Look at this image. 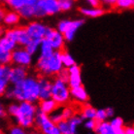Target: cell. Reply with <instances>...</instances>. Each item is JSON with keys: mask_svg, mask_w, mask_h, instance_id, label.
I'll list each match as a JSON object with an SVG mask.
<instances>
[{"mask_svg": "<svg viewBox=\"0 0 134 134\" xmlns=\"http://www.w3.org/2000/svg\"><path fill=\"white\" fill-rule=\"evenodd\" d=\"M4 96L9 100H15L16 102L27 101L31 103H38V78L34 75H28L19 84L10 85Z\"/></svg>", "mask_w": 134, "mask_h": 134, "instance_id": "cell-1", "label": "cell"}, {"mask_svg": "<svg viewBox=\"0 0 134 134\" xmlns=\"http://www.w3.org/2000/svg\"><path fill=\"white\" fill-rule=\"evenodd\" d=\"M61 52L54 51L53 54L47 57H38L35 62V68L38 73L44 77L57 76L64 67L61 62Z\"/></svg>", "mask_w": 134, "mask_h": 134, "instance_id": "cell-2", "label": "cell"}, {"mask_svg": "<svg viewBox=\"0 0 134 134\" xmlns=\"http://www.w3.org/2000/svg\"><path fill=\"white\" fill-rule=\"evenodd\" d=\"M37 110L38 107L36 103L27 101L18 102L17 110L14 112L11 118L15 121V124H18L25 129H30L34 126Z\"/></svg>", "mask_w": 134, "mask_h": 134, "instance_id": "cell-3", "label": "cell"}, {"mask_svg": "<svg viewBox=\"0 0 134 134\" xmlns=\"http://www.w3.org/2000/svg\"><path fill=\"white\" fill-rule=\"evenodd\" d=\"M51 98L58 105L64 106L70 102V87L66 82L62 81L58 77H55L52 81V92Z\"/></svg>", "mask_w": 134, "mask_h": 134, "instance_id": "cell-4", "label": "cell"}, {"mask_svg": "<svg viewBox=\"0 0 134 134\" xmlns=\"http://www.w3.org/2000/svg\"><path fill=\"white\" fill-rule=\"evenodd\" d=\"M84 24V19H75V20L64 19L57 23V29L63 35L65 42H72L79 29Z\"/></svg>", "mask_w": 134, "mask_h": 134, "instance_id": "cell-5", "label": "cell"}, {"mask_svg": "<svg viewBox=\"0 0 134 134\" xmlns=\"http://www.w3.org/2000/svg\"><path fill=\"white\" fill-rule=\"evenodd\" d=\"M60 13L58 0H37L34 5V18L42 19Z\"/></svg>", "mask_w": 134, "mask_h": 134, "instance_id": "cell-6", "label": "cell"}, {"mask_svg": "<svg viewBox=\"0 0 134 134\" xmlns=\"http://www.w3.org/2000/svg\"><path fill=\"white\" fill-rule=\"evenodd\" d=\"M34 126H36L37 130L40 131L42 134H60L57 125L52 121L49 115L44 114L39 110H37L35 116Z\"/></svg>", "mask_w": 134, "mask_h": 134, "instance_id": "cell-7", "label": "cell"}, {"mask_svg": "<svg viewBox=\"0 0 134 134\" xmlns=\"http://www.w3.org/2000/svg\"><path fill=\"white\" fill-rule=\"evenodd\" d=\"M84 120L79 114H74L68 120H63L57 124L60 134H78V129L83 124Z\"/></svg>", "mask_w": 134, "mask_h": 134, "instance_id": "cell-8", "label": "cell"}, {"mask_svg": "<svg viewBox=\"0 0 134 134\" xmlns=\"http://www.w3.org/2000/svg\"><path fill=\"white\" fill-rule=\"evenodd\" d=\"M11 60L14 65L28 68L33 63V55L24 47H17L11 53Z\"/></svg>", "mask_w": 134, "mask_h": 134, "instance_id": "cell-9", "label": "cell"}, {"mask_svg": "<svg viewBox=\"0 0 134 134\" xmlns=\"http://www.w3.org/2000/svg\"><path fill=\"white\" fill-rule=\"evenodd\" d=\"M5 36L13 40L17 44L18 47H25V45L30 41V37L28 36L24 26L18 25L15 27H10L9 29H6Z\"/></svg>", "mask_w": 134, "mask_h": 134, "instance_id": "cell-10", "label": "cell"}, {"mask_svg": "<svg viewBox=\"0 0 134 134\" xmlns=\"http://www.w3.org/2000/svg\"><path fill=\"white\" fill-rule=\"evenodd\" d=\"M24 27H25V30H26L28 36L30 37V39L42 40L45 38V35L47 33L49 26H47L40 20H30Z\"/></svg>", "mask_w": 134, "mask_h": 134, "instance_id": "cell-11", "label": "cell"}, {"mask_svg": "<svg viewBox=\"0 0 134 134\" xmlns=\"http://www.w3.org/2000/svg\"><path fill=\"white\" fill-rule=\"evenodd\" d=\"M45 39L50 43V45L54 49V51L61 52V51L64 50L66 42H65L63 35L57 30V28L48 27L47 33L45 35Z\"/></svg>", "mask_w": 134, "mask_h": 134, "instance_id": "cell-12", "label": "cell"}, {"mask_svg": "<svg viewBox=\"0 0 134 134\" xmlns=\"http://www.w3.org/2000/svg\"><path fill=\"white\" fill-rule=\"evenodd\" d=\"M68 80L67 84L70 87H79L83 85V79H82V69L81 66L77 63L74 64L73 66L69 67L68 69Z\"/></svg>", "mask_w": 134, "mask_h": 134, "instance_id": "cell-13", "label": "cell"}, {"mask_svg": "<svg viewBox=\"0 0 134 134\" xmlns=\"http://www.w3.org/2000/svg\"><path fill=\"white\" fill-rule=\"evenodd\" d=\"M38 92H39V100L51 98L52 80L50 78L44 76L38 78Z\"/></svg>", "mask_w": 134, "mask_h": 134, "instance_id": "cell-14", "label": "cell"}, {"mask_svg": "<svg viewBox=\"0 0 134 134\" xmlns=\"http://www.w3.org/2000/svg\"><path fill=\"white\" fill-rule=\"evenodd\" d=\"M29 75L28 73V68L18 65H11V71H10V84L16 85L19 84L20 82L24 80L25 78Z\"/></svg>", "mask_w": 134, "mask_h": 134, "instance_id": "cell-15", "label": "cell"}, {"mask_svg": "<svg viewBox=\"0 0 134 134\" xmlns=\"http://www.w3.org/2000/svg\"><path fill=\"white\" fill-rule=\"evenodd\" d=\"M70 97L75 102L83 105V104L88 102L90 95L87 93V90L82 85V86H79V87H70Z\"/></svg>", "mask_w": 134, "mask_h": 134, "instance_id": "cell-16", "label": "cell"}, {"mask_svg": "<svg viewBox=\"0 0 134 134\" xmlns=\"http://www.w3.org/2000/svg\"><path fill=\"white\" fill-rule=\"evenodd\" d=\"M11 65H0V97L4 96L10 86Z\"/></svg>", "mask_w": 134, "mask_h": 134, "instance_id": "cell-17", "label": "cell"}, {"mask_svg": "<svg viewBox=\"0 0 134 134\" xmlns=\"http://www.w3.org/2000/svg\"><path fill=\"white\" fill-rule=\"evenodd\" d=\"M37 2V0H0L1 5H6L11 10L19 11L23 7L33 6Z\"/></svg>", "mask_w": 134, "mask_h": 134, "instance_id": "cell-18", "label": "cell"}, {"mask_svg": "<svg viewBox=\"0 0 134 134\" xmlns=\"http://www.w3.org/2000/svg\"><path fill=\"white\" fill-rule=\"evenodd\" d=\"M80 13L82 14V16H84L86 18H90V19H96V18H99L101 16H103L106 10L105 8H103L102 6L100 7H81L80 9Z\"/></svg>", "mask_w": 134, "mask_h": 134, "instance_id": "cell-19", "label": "cell"}, {"mask_svg": "<svg viewBox=\"0 0 134 134\" xmlns=\"http://www.w3.org/2000/svg\"><path fill=\"white\" fill-rule=\"evenodd\" d=\"M20 20L21 19H20V15L17 11L11 10L8 12L6 11L3 19V24L8 27H15L20 24Z\"/></svg>", "mask_w": 134, "mask_h": 134, "instance_id": "cell-20", "label": "cell"}, {"mask_svg": "<svg viewBox=\"0 0 134 134\" xmlns=\"http://www.w3.org/2000/svg\"><path fill=\"white\" fill-rule=\"evenodd\" d=\"M38 102H39V104L37 105L38 110L41 111L44 114H47V115H50L51 113H53L58 107V105L52 98H48V99H44V100H39Z\"/></svg>", "mask_w": 134, "mask_h": 134, "instance_id": "cell-21", "label": "cell"}, {"mask_svg": "<svg viewBox=\"0 0 134 134\" xmlns=\"http://www.w3.org/2000/svg\"><path fill=\"white\" fill-rule=\"evenodd\" d=\"M93 131L95 134H117L116 133V129L113 128L110 122L107 121L97 122L96 127Z\"/></svg>", "mask_w": 134, "mask_h": 134, "instance_id": "cell-22", "label": "cell"}, {"mask_svg": "<svg viewBox=\"0 0 134 134\" xmlns=\"http://www.w3.org/2000/svg\"><path fill=\"white\" fill-rule=\"evenodd\" d=\"M95 113H96V109L94 107H92L91 104L85 103L82 105L80 110V116L82 117L83 120H91L94 119L95 117Z\"/></svg>", "mask_w": 134, "mask_h": 134, "instance_id": "cell-23", "label": "cell"}, {"mask_svg": "<svg viewBox=\"0 0 134 134\" xmlns=\"http://www.w3.org/2000/svg\"><path fill=\"white\" fill-rule=\"evenodd\" d=\"M54 52V49L52 48L50 43H49L45 38L41 40L40 46H39V51H38V54H39L38 57H49V55H51Z\"/></svg>", "mask_w": 134, "mask_h": 134, "instance_id": "cell-24", "label": "cell"}, {"mask_svg": "<svg viewBox=\"0 0 134 134\" xmlns=\"http://www.w3.org/2000/svg\"><path fill=\"white\" fill-rule=\"evenodd\" d=\"M21 20H31L35 19L34 18V5L33 6H25L18 11Z\"/></svg>", "mask_w": 134, "mask_h": 134, "instance_id": "cell-25", "label": "cell"}, {"mask_svg": "<svg viewBox=\"0 0 134 134\" xmlns=\"http://www.w3.org/2000/svg\"><path fill=\"white\" fill-rule=\"evenodd\" d=\"M61 62H62V65H63L64 68L68 69L69 67L73 66L74 64H76V60L73 57V55L68 53L66 51H61Z\"/></svg>", "mask_w": 134, "mask_h": 134, "instance_id": "cell-26", "label": "cell"}, {"mask_svg": "<svg viewBox=\"0 0 134 134\" xmlns=\"http://www.w3.org/2000/svg\"><path fill=\"white\" fill-rule=\"evenodd\" d=\"M0 47L2 48V49H4V50H6V51H8V52H11V53H12L18 46L13 40H11L10 38H8L7 36L4 35L3 37L0 38Z\"/></svg>", "mask_w": 134, "mask_h": 134, "instance_id": "cell-27", "label": "cell"}, {"mask_svg": "<svg viewBox=\"0 0 134 134\" xmlns=\"http://www.w3.org/2000/svg\"><path fill=\"white\" fill-rule=\"evenodd\" d=\"M59 112H60L61 118L62 120H68L69 118H71L74 114H76L75 112V108L69 105H64V106H58Z\"/></svg>", "mask_w": 134, "mask_h": 134, "instance_id": "cell-28", "label": "cell"}, {"mask_svg": "<svg viewBox=\"0 0 134 134\" xmlns=\"http://www.w3.org/2000/svg\"><path fill=\"white\" fill-rule=\"evenodd\" d=\"M41 40H35V39H30V41L25 45V47H24L25 50L29 53L30 54L34 55L38 53L39 51V46H40Z\"/></svg>", "mask_w": 134, "mask_h": 134, "instance_id": "cell-29", "label": "cell"}, {"mask_svg": "<svg viewBox=\"0 0 134 134\" xmlns=\"http://www.w3.org/2000/svg\"><path fill=\"white\" fill-rule=\"evenodd\" d=\"M134 6V0H117L115 7L119 10H130Z\"/></svg>", "mask_w": 134, "mask_h": 134, "instance_id": "cell-30", "label": "cell"}, {"mask_svg": "<svg viewBox=\"0 0 134 134\" xmlns=\"http://www.w3.org/2000/svg\"><path fill=\"white\" fill-rule=\"evenodd\" d=\"M11 52L4 50L0 47V65H11Z\"/></svg>", "mask_w": 134, "mask_h": 134, "instance_id": "cell-31", "label": "cell"}, {"mask_svg": "<svg viewBox=\"0 0 134 134\" xmlns=\"http://www.w3.org/2000/svg\"><path fill=\"white\" fill-rule=\"evenodd\" d=\"M76 0H58L60 12H69L74 8Z\"/></svg>", "mask_w": 134, "mask_h": 134, "instance_id": "cell-32", "label": "cell"}, {"mask_svg": "<svg viewBox=\"0 0 134 134\" xmlns=\"http://www.w3.org/2000/svg\"><path fill=\"white\" fill-rule=\"evenodd\" d=\"M8 134H28L27 129L21 127L18 124H13L8 128Z\"/></svg>", "mask_w": 134, "mask_h": 134, "instance_id": "cell-33", "label": "cell"}, {"mask_svg": "<svg viewBox=\"0 0 134 134\" xmlns=\"http://www.w3.org/2000/svg\"><path fill=\"white\" fill-rule=\"evenodd\" d=\"M110 124L113 126V128L118 129V128H121L124 126V119H121V117H113L110 120Z\"/></svg>", "mask_w": 134, "mask_h": 134, "instance_id": "cell-34", "label": "cell"}, {"mask_svg": "<svg viewBox=\"0 0 134 134\" xmlns=\"http://www.w3.org/2000/svg\"><path fill=\"white\" fill-rule=\"evenodd\" d=\"M94 120L97 121V122L107 121L108 119H107V116H106L105 109H96V113H95Z\"/></svg>", "mask_w": 134, "mask_h": 134, "instance_id": "cell-35", "label": "cell"}, {"mask_svg": "<svg viewBox=\"0 0 134 134\" xmlns=\"http://www.w3.org/2000/svg\"><path fill=\"white\" fill-rule=\"evenodd\" d=\"M83 124H84V127L87 129V130L90 131H93L96 127V124H97V121H95L94 119H91V120H85L83 121Z\"/></svg>", "mask_w": 134, "mask_h": 134, "instance_id": "cell-36", "label": "cell"}, {"mask_svg": "<svg viewBox=\"0 0 134 134\" xmlns=\"http://www.w3.org/2000/svg\"><path fill=\"white\" fill-rule=\"evenodd\" d=\"M57 77H58L59 79H61L62 81H64V82L67 83V80H68V71H67L66 68H63L59 73L57 74Z\"/></svg>", "mask_w": 134, "mask_h": 134, "instance_id": "cell-37", "label": "cell"}, {"mask_svg": "<svg viewBox=\"0 0 134 134\" xmlns=\"http://www.w3.org/2000/svg\"><path fill=\"white\" fill-rule=\"evenodd\" d=\"M7 117V112H6V106L4 103L0 100V120H4Z\"/></svg>", "mask_w": 134, "mask_h": 134, "instance_id": "cell-38", "label": "cell"}, {"mask_svg": "<svg viewBox=\"0 0 134 134\" xmlns=\"http://www.w3.org/2000/svg\"><path fill=\"white\" fill-rule=\"evenodd\" d=\"M86 3L88 7H100L102 6L101 0H86Z\"/></svg>", "mask_w": 134, "mask_h": 134, "instance_id": "cell-39", "label": "cell"}, {"mask_svg": "<svg viewBox=\"0 0 134 134\" xmlns=\"http://www.w3.org/2000/svg\"><path fill=\"white\" fill-rule=\"evenodd\" d=\"M117 0H101V4L107 8H113L115 7V4Z\"/></svg>", "mask_w": 134, "mask_h": 134, "instance_id": "cell-40", "label": "cell"}, {"mask_svg": "<svg viewBox=\"0 0 134 134\" xmlns=\"http://www.w3.org/2000/svg\"><path fill=\"white\" fill-rule=\"evenodd\" d=\"M105 112H106V116H107V119H112L113 117H115V110H114V108H112V107L105 108Z\"/></svg>", "mask_w": 134, "mask_h": 134, "instance_id": "cell-41", "label": "cell"}, {"mask_svg": "<svg viewBox=\"0 0 134 134\" xmlns=\"http://www.w3.org/2000/svg\"><path fill=\"white\" fill-rule=\"evenodd\" d=\"M124 134H134V127L133 125H124Z\"/></svg>", "mask_w": 134, "mask_h": 134, "instance_id": "cell-42", "label": "cell"}, {"mask_svg": "<svg viewBox=\"0 0 134 134\" xmlns=\"http://www.w3.org/2000/svg\"><path fill=\"white\" fill-rule=\"evenodd\" d=\"M5 13H6L5 8L0 4V24H3V19H4V16H5Z\"/></svg>", "mask_w": 134, "mask_h": 134, "instance_id": "cell-43", "label": "cell"}, {"mask_svg": "<svg viewBox=\"0 0 134 134\" xmlns=\"http://www.w3.org/2000/svg\"><path fill=\"white\" fill-rule=\"evenodd\" d=\"M5 32H6V28H5V26L2 25V24H0V38L5 35Z\"/></svg>", "mask_w": 134, "mask_h": 134, "instance_id": "cell-44", "label": "cell"}, {"mask_svg": "<svg viewBox=\"0 0 134 134\" xmlns=\"http://www.w3.org/2000/svg\"><path fill=\"white\" fill-rule=\"evenodd\" d=\"M116 133H117V134H124V127L118 128V129H116Z\"/></svg>", "mask_w": 134, "mask_h": 134, "instance_id": "cell-45", "label": "cell"}, {"mask_svg": "<svg viewBox=\"0 0 134 134\" xmlns=\"http://www.w3.org/2000/svg\"><path fill=\"white\" fill-rule=\"evenodd\" d=\"M28 134H42L40 132V131H38V130H33V131H31L30 133H28Z\"/></svg>", "mask_w": 134, "mask_h": 134, "instance_id": "cell-46", "label": "cell"}, {"mask_svg": "<svg viewBox=\"0 0 134 134\" xmlns=\"http://www.w3.org/2000/svg\"><path fill=\"white\" fill-rule=\"evenodd\" d=\"M0 134H4L3 130H2V128H1V127H0Z\"/></svg>", "mask_w": 134, "mask_h": 134, "instance_id": "cell-47", "label": "cell"}, {"mask_svg": "<svg viewBox=\"0 0 134 134\" xmlns=\"http://www.w3.org/2000/svg\"><path fill=\"white\" fill-rule=\"evenodd\" d=\"M88 134H95V133H94V132H90Z\"/></svg>", "mask_w": 134, "mask_h": 134, "instance_id": "cell-48", "label": "cell"}]
</instances>
